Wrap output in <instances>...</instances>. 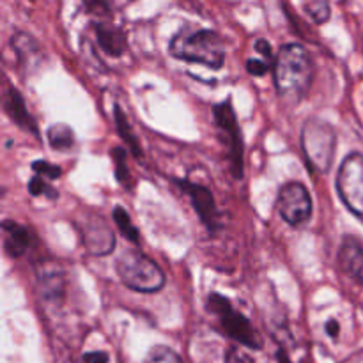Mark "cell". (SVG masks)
Instances as JSON below:
<instances>
[{"mask_svg": "<svg viewBox=\"0 0 363 363\" xmlns=\"http://www.w3.org/2000/svg\"><path fill=\"white\" fill-rule=\"evenodd\" d=\"M277 92L282 99L298 103L308 92L314 78V64L307 50L298 43H291L277 53L275 66Z\"/></svg>", "mask_w": 363, "mask_h": 363, "instance_id": "1", "label": "cell"}, {"mask_svg": "<svg viewBox=\"0 0 363 363\" xmlns=\"http://www.w3.org/2000/svg\"><path fill=\"white\" fill-rule=\"evenodd\" d=\"M170 53L176 59L199 62L211 69L225 64V45L213 30H181L170 43Z\"/></svg>", "mask_w": 363, "mask_h": 363, "instance_id": "2", "label": "cell"}, {"mask_svg": "<svg viewBox=\"0 0 363 363\" xmlns=\"http://www.w3.org/2000/svg\"><path fill=\"white\" fill-rule=\"evenodd\" d=\"M116 269L123 284L138 293H158L165 286V273L147 255L128 250L117 259Z\"/></svg>", "mask_w": 363, "mask_h": 363, "instance_id": "3", "label": "cell"}, {"mask_svg": "<svg viewBox=\"0 0 363 363\" xmlns=\"http://www.w3.org/2000/svg\"><path fill=\"white\" fill-rule=\"evenodd\" d=\"M337 135L332 124L321 119H308L301 130V147L305 158L318 172H328L335 156Z\"/></svg>", "mask_w": 363, "mask_h": 363, "instance_id": "4", "label": "cell"}, {"mask_svg": "<svg viewBox=\"0 0 363 363\" xmlns=\"http://www.w3.org/2000/svg\"><path fill=\"white\" fill-rule=\"evenodd\" d=\"M208 308L211 314H215L218 318L220 326H222L223 333L227 337H230V339L236 340L238 344H241L245 347L261 350L262 339L259 335V332L252 326V323L243 314H240L233 307V303L227 298H223L218 293L209 294Z\"/></svg>", "mask_w": 363, "mask_h": 363, "instance_id": "5", "label": "cell"}, {"mask_svg": "<svg viewBox=\"0 0 363 363\" xmlns=\"http://www.w3.org/2000/svg\"><path fill=\"white\" fill-rule=\"evenodd\" d=\"M337 190L351 213L363 220V155L351 152L344 158L337 176Z\"/></svg>", "mask_w": 363, "mask_h": 363, "instance_id": "6", "label": "cell"}, {"mask_svg": "<svg viewBox=\"0 0 363 363\" xmlns=\"http://www.w3.org/2000/svg\"><path fill=\"white\" fill-rule=\"evenodd\" d=\"M213 117H215L220 135H222V140L227 145L234 176L240 179V177H243V140H241L240 124H238L236 116H234V108L230 101H223L216 105L213 108Z\"/></svg>", "mask_w": 363, "mask_h": 363, "instance_id": "7", "label": "cell"}, {"mask_svg": "<svg viewBox=\"0 0 363 363\" xmlns=\"http://www.w3.org/2000/svg\"><path fill=\"white\" fill-rule=\"evenodd\" d=\"M277 206L280 216L293 227L303 225L312 216V199L307 188L298 181H291L280 188Z\"/></svg>", "mask_w": 363, "mask_h": 363, "instance_id": "8", "label": "cell"}, {"mask_svg": "<svg viewBox=\"0 0 363 363\" xmlns=\"http://www.w3.org/2000/svg\"><path fill=\"white\" fill-rule=\"evenodd\" d=\"M78 230L82 234L84 247L91 255H108L116 248V236L108 223L103 220V216L94 213H85V218L82 223H77Z\"/></svg>", "mask_w": 363, "mask_h": 363, "instance_id": "9", "label": "cell"}, {"mask_svg": "<svg viewBox=\"0 0 363 363\" xmlns=\"http://www.w3.org/2000/svg\"><path fill=\"white\" fill-rule=\"evenodd\" d=\"M177 183L190 195L191 204H194L195 211H197L202 223H206L209 227V230H215L218 227V209H216L211 191L208 188L201 186V184L190 183V181H177Z\"/></svg>", "mask_w": 363, "mask_h": 363, "instance_id": "10", "label": "cell"}, {"mask_svg": "<svg viewBox=\"0 0 363 363\" xmlns=\"http://www.w3.org/2000/svg\"><path fill=\"white\" fill-rule=\"evenodd\" d=\"M339 266L347 277L363 282V241L346 236L339 250Z\"/></svg>", "mask_w": 363, "mask_h": 363, "instance_id": "11", "label": "cell"}, {"mask_svg": "<svg viewBox=\"0 0 363 363\" xmlns=\"http://www.w3.org/2000/svg\"><path fill=\"white\" fill-rule=\"evenodd\" d=\"M4 234H6L4 247H6L7 254L11 257H20V255H23L30 248L32 241H34L32 240L30 230L16 222H4Z\"/></svg>", "mask_w": 363, "mask_h": 363, "instance_id": "12", "label": "cell"}, {"mask_svg": "<svg viewBox=\"0 0 363 363\" xmlns=\"http://www.w3.org/2000/svg\"><path fill=\"white\" fill-rule=\"evenodd\" d=\"M4 106H6V112L18 126H21L23 130L30 131V133H38V126H35V121L32 119L30 113L27 112V106H25L23 98H21L20 92L16 89H11L6 96V101H4Z\"/></svg>", "mask_w": 363, "mask_h": 363, "instance_id": "13", "label": "cell"}, {"mask_svg": "<svg viewBox=\"0 0 363 363\" xmlns=\"http://www.w3.org/2000/svg\"><path fill=\"white\" fill-rule=\"evenodd\" d=\"M96 38H98L99 46L106 55L119 57L126 52V39L124 34L113 25L96 23Z\"/></svg>", "mask_w": 363, "mask_h": 363, "instance_id": "14", "label": "cell"}, {"mask_svg": "<svg viewBox=\"0 0 363 363\" xmlns=\"http://www.w3.org/2000/svg\"><path fill=\"white\" fill-rule=\"evenodd\" d=\"M39 286H41L43 296L48 300H57L64 293V277L57 268H45L38 272Z\"/></svg>", "mask_w": 363, "mask_h": 363, "instance_id": "15", "label": "cell"}, {"mask_svg": "<svg viewBox=\"0 0 363 363\" xmlns=\"http://www.w3.org/2000/svg\"><path fill=\"white\" fill-rule=\"evenodd\" d=\"M48 142L57 151H67L74 144V133L66 124H53L48 130Z\"/></svg>", "mask_w": 363, "mask_h": 363, "instance_id": "16", "label": "cell"}, {"mask_svg": "<svg viewBox=\"0 0 363 363\" xmlns=\"http://www.w3.org/2000/svg\"><path fill=\"white\" fill-rule=\"evenodd\" d=\"M113 222L117 223V229L123 233V236L126 238V240L133 241V243H138L140 234H138V229L133 225L130 215H128V211L123 208V206H116V208H113Z\"/></svg>", "mask_w": 363, "mask_h": 363, "instance_id": "17", "label": "cell"}, {"mask_svg": "<svg viewBox=\"0 0 363 363\" xmlns=\"http://www.w3.org/2000/svg\"><path fill=\"white\" fill-rule=\"evenodd\" d=\"M113 116H116V123H117V130H119L121 137L124 138V142L128 144V147L131 149V152H133L135 156H140V145H138L137 138H135L133 131H131V126L130 123H128L126 116L123 113V110L119 108V106H116V112H113Z\"/></svg>", "mask_w": 363, "mask_h": 363, "instance_id": "18", "label": "cell"}, {"mask_svg": "<svg viewBox=\"0 0 363 363\" xmlns=\"http://www.w3.org/2000/svg\"><path fill=\"white\" fill-rule=\"evenodd\" d=\"M112 158H113V163H116V176L117 179H119V183L123 184V186H131V176H130V170H128L126 167V151H124L123 147H116L112 151Z\"/></svg>", "mask_w": 363, "mask_h": 363, "instance_id": "19", "label": "cell"}, {"mask_svg": "<svg viewBox=\"0 0 363 363\" xmlns=\"http://www.w3.org/2000/svg\"><path fill=\"white\" fill-rule=\"evenodd\" d=\"M144 363H183L179 354L167 346H156L149 351Z\"/></svg>", "mask_w": 363, "mask_h": 363, "instance_id": "20", "label": "cell"}, {"mask_svg": "<svg viewBox=\"0 0 363 363\" xmlns=\"http://www.w3.org/2000/svg\"><path fill=\"white\" fill-rule=\"evenodd\" d=\"M305 11L308 13V16L315 21V23H325L330 20V4L328 0H312L305 6Z\"/></svg>", "mask_w": 363, "mask_h": 363, "instance_id": "21", "label": "cell"}, {"mask_svg": "<svg viewBox=\"0 0 363 363\" xmlns=\"http://www.w3.org/2000/svg\"><path fill=\"white\" fill-rule=\"evenodd\" d=\"M28 191H30L34 197H41V195H46V197H50V199H55L57 195H59L55 190H53L52 186H50L48 179H46V177H43V176L32 177L30 183H28Z\"/></svg>", "mask_w": 363, "mask_h": 363, "instance_id": "22", "label": "cell"}, {"mask_svg": "<svg viewBox=\"0 0 363 363\" xmlns=\"http://www.w3.org/2000/svg\"><path fill=\"white\" fill-rule=\"evenodd\" d=\"M32 169H34V172L38 174V176L46 177L48 181L57 179V177L62 174V172H60L59 165H52V163H48V162H34Z\"/></svg>", "mask_w": 363, "mask_h": 363, "instance_id": "23", "label": "cell"}, {"mask_svg": "<svg viewBox=\"0 0 363 363\" xmlns=\"http://www.w3.org/2000/svg\"><path fill=\"white\" fill-rule=\"evenodd\" d=\"M225 363H254L250 358V354H247L245 351H241L240 347L233 346L225 354Z\"/></svg>", "mask_w": 363, "mask_h": 363, "instance_id": "24", "label": "cell"}, {"mask_svg": "<svg viewBox=\"0 0 363 363\" xmlns=\"http://www.w3.org/2000/svg\"><path fill=\"white\" fill-rule=\"evenodd\" d=\"M247 69L250 74L255 77H262L269 71V60H259V59H250L247 62Z\"/></svg>", "mask_w": 363, "mask_h": 363, "instance_id": "25", "label": "cell"}, {"mask_svg": "<svg viewBox=\"0 0 363 363\" xmlns=\"http://www.w3.org/2000/svg\"><path fill=\"white\" fill-rule=\"evenodd\" d=\"M85 7H87L89 13H96V14H108L110 7L106 0H84Z\"/></svg>", "mask_w": 363, "mask_h": 363, "instance_id": "26", "label": "cell"}, {"mask_svg": "<svg viewBox=\"0 0 363 363\" xmlns=\"http://www.w3.org/2000/svg\"><path fill=\"white\" fill-rule=\"evenodd\" d=\"M110 357L105 351H92L84 354V363H108Z\"/></svg>", "mask_w": 363, "mask_h": 363, "instance_id": "27", "label": "cell"}, {"mask_svg": "<svg viewBox=\"0 0 363 363\" xmlns=\"http://www.w3.org/2000/svg\"><path fill=\"white\" fill-rule=\"evenodd\" d=\"M255 52L261 53L266 60H272V45L266 39H257L255 41Z\"/></svg>", "mask_w": 363, "mask_h": 363, "instance_id": "28", "label": "cell"}, {"mask_svg": "<svg viewBox=\"0 0 363 363\" xmlns=\"http://www.w3.org/2000/svg\"><path fill=\"white\" fill-rule=\"evenodd\" d=\"M326 333H328L332 339H335V337L339 335V323H337V321L326 323Z\"/></svg>", "mask_w": 363, "mask_h": 363, "instance_id": "29", "label": "cell"}, {"mask_svg": "<svg viewBox=\"0 0 363 363\" xmlns=\"http://www.w3.org/2000/svg\"><path fill=\"white\" fill-rule=\"evenodd\" d=\"M277 360H279V363H291L289 358H287V354L284 353L282 350H280L279 353H277Z\"/></svg>", "mask_w": 363, "mask_h": 363, "instance_id": "30", "label": "cell"}]
</instances>
